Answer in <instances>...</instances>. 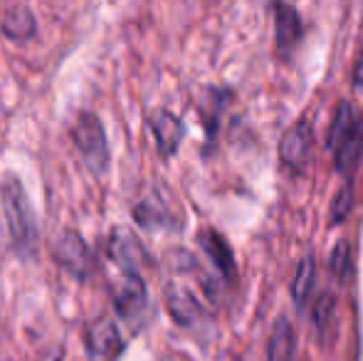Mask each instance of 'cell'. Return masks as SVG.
I'll list each match as a JSON object with an SVG mask.
<instances>
[{
	"label": "cell",
	"instance_id": "obj_4",
	"mask_svg": "<svg viewBox=\"0 0 363 361\" xmlns=\"http://www.w3.org/2000/svg\"><path fill=\"white\" fill-rule=\"evenodd\" d=\"M86 347L94 361H114L116 354L121 352V337L119 329L109 319H96L89 329H86Z\"/></svg>",
	"mask_w": 363,
	"mask_h": 361
},
{
	"label": "cell",
	"instance_id": "obj_14",
	"mask_svg": "<svg viewBox=\"0 0 363 361\" xmlns=\"http://www.w3.org/2000/svg\"><path fill=\"white\" fill-rule=\"evenodd\" d=\"M274 25H277V43L279 48H287V45H294L296 38L301 33V23H299V15L291 5H274Z\"/></svg>",
	"mask_w": 363,
	"mask_h": 361
},
{
	"label": "cell",
	"instance_id": "obj_7",
	"mask_svg": "<svg viewBox=\"0 0 363 361\" xmlns=\"http://www.w3.org/2000/svg\"><path fill=\"white\" fill-rule=\"evenodd\" d=\"M57 260L65 270H69L77 277L84 279L91 270V255L86 250V245L74 235V233H67V235L60 240L57 245Z\"/></svg>",
	"mask_w": 363,
	"mask_h": 361
},
{
	"label": "cell",
	"instance_id": "obj_9",
	"mask_svg": "<svg viewBox=\"0 0 363 361\" xmlns=\"http://www.w3.org/2000/svg\"><path fill=\"white\" fill-rule=\"evenodd\" d=\"M168 309H171L173 319L183 327H196L203 319V307L191 292L186 289H173L168 294Z\"/></svg>",
	"mask_w": 363,
	"mask_h": 361
},
{
	"label": "cell",
	"instance_id": "obj_1",
	"mask_svg": "<svg viewBox=\"0 0 363 361\" xmlns=\"http://www.w3.org/2000/svg\"><path fill=\"white\" fill-rule=\"evenodd\" d=\"M0 203H3V213H5V223H8L10 231V240L15 243L18 250H30L35 243V221L30 206L25 201V193L20 188V183L10 176L8 181L0 188Z\"/></svg>",
	"mask_w": 363,
	"mask_h": 361
},
{
	"label": "cell",
	"instance_id": "obj_15",
	"mask_svg": "<svg viewBox=\"0 0 363 361\" xmlns=\"http://www.w3.org/2000/svg\"><path fill=\"white\" fill-rule=\"evenodd\" d=\"M203 248H206V252L213 257V262L218 265V270L225 274V277H230V274L235 272V265H233V252H230V248L225 245V240L218 235V233H203L201 238Z\"/></svg>",
	"mask_w": 363,
	"mask_h": 361
},
{
	"label": "cell",
	"instance_id": "obj_2",
	"mask_svg": "<svg viewBox=\"0 0 363 361\" xmlns=\"http://www.w3.org/2000/svg\"><path fill=\"white\" fill-rule=\"evenodd\" d=\"M72 139L77 151L82 154L84 164L89 166L91 174L101 176L109 166V146H106L104 126L94 114H79L74 121Z\"/></svg>",
	"mask_w": 363,
	"mask_h": 361
},
{
	"label": "cell",
	"instance_id": "obj_5",
	"mask_svg": "<svg viewBox=\"0 0 363 361\" xmlns=\"http://www.w3.org/2000/svg\"><path fill=\"white\" fill-rule=\"evenodd\" d=\"M109 255L121 267V272H134V274H139L141 265L146 260L144 248H141V243L129 231L114 233V238L109 240Z\"/></svg>",
	"mask_w": 363,
	"mask_h": 361
},
{
	"label": "cell",
	"instance_id": "obj_13",
	"mask_svg": "<svg viewBox=\"0 0 363 361\" xmlns=\"http://www.w3.org/2000/svg\"><path fill=\"white\" fill-rule=\"evenodd\" d=\"M0 28H3V33L8 35V38L25 40L35 33V18H33V13H30V8H25V5H13V8L5 10L3 18H0Z\"/></svg>",
	"mask_w": 363,
	"mask_h": 361
},
{
	"label": "cell",
	"instance_id": "obj_12",
	"mask_svg": "<svg viewBox=\"0 0 363 361\" xmlns=\"http://www.w3.org/2000/svg\"><path fill=\"white\" fill-rule=\"evenodd\" d=\"M359 124H361L359 111L354 109V104H349V101H344V104L339 106V111H336L334 121H331L329 134H326V149H331V151L339 149L341 141H344L346 136H349L351 131H354Z\"/></svg>",
	"mask_w": 363,
	"mask_h": 361
},
{
	"label": "cell",
	"instance_id": "obj_6",
	"mask_svg": "<svg viewBox=\"0 0 363 361\" xmlns=\"http://www.w3.org/2000/svg\"><path fill=\"white\" fill-rule=\"evenodd\" d=\"M311 149V126L309 121H296L294 126L284 134L282 144H279V156L289 169H301L309 156Z\"/></svg>",
	"mask_w": 363,
	"mask_h": 361
},
{
	"label": "cell",
	"instance_id": "obj_11",
	"mask_svg": "<svg viewBox=\"0 0 363 361\" xmlns=\"http://www.w3.org/2000/svg\"><path fill=\"white\" fill-rule=\"evenodd\" d=\"M334 154H336V169L351 179V174H354V169L359 166L361 154H363V124L356 126V129L341 141Z\"/></svg>",
	"mask_w": 363,
	"mask_h": 361
},
{
	"label": "cell",
	"instance_id": "obj_20",
	"mask_svg": "<svg viewBox=\"0 0 363 361\" xmlns=\"http://www.w3.org/2000/svg\"><path fill=\"white\" fill-rule=\"evenodd\" d=\"M354 84H356V89L363 91V52H361L359 62H356V70H354Z\"/></svg>",
	"mask_w": 363,
	"mask_h": 361
},
{
	"label": "cell",
	"instance_id": "obj_19",
	"mask_svg": "<svg viewBox=\"0 0 363 361\" xmlns=\"http://www.w3.org/2000/svg\"><path fill=\"white\" fill-rule=\"evenodd\" d=\"M334 270L339 272V274H344V265L349 262V255H346V243H339L336 245V250H334Z\"/></svg>",
	"mask_w": 363,
	"mask_h": 361
},
{
	"label": "cell",
	"instance_id": "obj_3",
	"mask_svg": "<svg viewBox=\"0 0 363 361\" xmlns=\"http://www.w3.org/2000/svg\"><path fill=\"white\" fill-rule=\"evenodd\" d=\"M114 304L119 309V314L129 322H139L146 317L148 309V292L141 274L134 272H121V284L114 292Z\"/></svg>",
	"mask_w": 363,
	"mask_h": 361
},
{
	"label": "cell",
	"instance_id": "obj_8",
	"mask_svg": "<svg viewBox=\"0 0 363 361\" xmlns=\"http://www.w3.org/2000/svg\"><path fill=\"white\" fill-rule=\"evenodd\" d=\"M151 129L156 136V146L163 156L176 154L178 144L183 139V124L178 116H173L171 111H156L151 116Z\"/></svg>",
	"mask_w": 363,
	"mask_h": 361
},
{
	"label": "cell",
	"instance_id": "obj_16",
	"mask_svg": "<svg viewBox=\"0 0 363 361\" xmlns=\"http://www.w3.org/2000/svg\"><path fill=\"white\" fill-rule=\"evenodd\" d=\"M314 277H316V260L311 255H306L301 260L299 270H296V277L291 282V294H294L296 307H304L306 299L311 294V287H314Z\"/></svg>",
	"mask_w": 363,
	"mask_h": 361
},
{
	"label": "cell",
	"instance_id": "obj_10",
	"mask_svg": "<svg viewBox=\"0 0 363 361\" xmlns=\"http://www.w3.org/2000/svg\"><path fill=\"white\" fill-rule=\"evenodd\" d=\"M294 357V329L287 317H279L269 332L267 361H291Z\"/></svg>",
	"mask_w": 363,
	"mask_h": 361
},
{
	"label": "cell",
	"instance_id": "obj_17",
	"mask_svg": "<svg viewBox=\"0 0 363 361\" xmlns=\"http://www.w3.org/2000/svg\"><path fill=\"white\" fill-rule=\"evenodd\" d=\"M334 319H336V297L331 292H324L314 307V322H316V327H319V332L321 334L329 332Z\"/></svg>",
	"mask_w": 363,
	"mask_h": 361
},
{
	"label": "cell",
	"instance_id": "obj_18",
	"mask_svg": "<svg viewBox=\"0 0 363 361\" xmlns=\"http://www.w3.org/2000/svg\"><path fill=\"white\" fill-rule=\"evenodd\" d=\"M351 196H354V191H351V183H346V186L339 191V196H336L334 206H331V223H334V226L344 223V218L349 216V211H351Z\"/></svg>",
	"mask_w": 363,
	"mask_h": 361
}]
</instances>
